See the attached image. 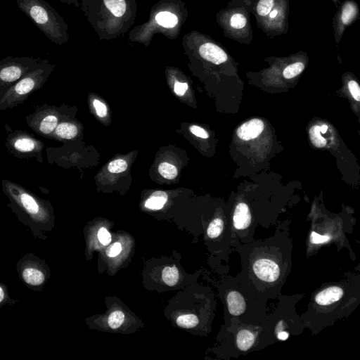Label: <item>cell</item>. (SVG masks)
Here are the masks:
<instances>
[{
    "label": "cell",
    "instance_id": "obj_1",
    "mask_svg": "<svg viewBox=\"0 0 360 360\" xmlns=\"http://www.w3.org/2000/svg\"><path fill=\"white\" fill-rule=\"evenodd\" d=\"M241 259L242 281L268 302L276 299L292 270V242L287 228L274 234L243 244L236 250Z\"/></svg>",
    "mask_w": 360,
    "mask_h": 360
},
{
    "label": "cell",
    "instance_id": "obj_2",
    "mask_svg": "<svg viewBox=\"0 0 360 360\" xmlns=\"http://www.w3.org/2000/svg\"><path fill=\"white\" fill-rule=\"evenodd\" d=\"M360 302V275L346 273L340 280L320 285L300 316L305 328L317 334L349 316Z\"/></svg>",
    "mask_w": 360,
    "mask_h": 360
},
{
    "label": "cell",
    "instance_id": "obj_3",
    "mask_svg": "<svg viewBox=\"0 0 360 360\" xmlns=\"http://www.w3.org/2000/svg\"><path fill=\"white\" fill-rule=\"evenodd\" d=\"M2 191L8 199L7 204L18 220L28 226L33 238L45 240L54 226V214L48 200L13 181L2 179Z\"/></svg>",
    "mask_w": 360,
    "mask_h": 360
},
{
    "label": "cell",
    "instance_id": "obj_4",
    "mask_svg": "<svg viewBox=\"0 0 360 360\" xmlns=\"http://www.w3.org/2000/svg\"><path fill=\"white\" fill-rule=\"evenodd\" d=\"M81 8L101 40L127 32L136 17L135 0H82Z\"/></svg>",
    "mask_w": 360,
    "mask_h": 360
},
{
    "label": "cell",
    "instance_id": "obj_5",
    "mask_svg": "<svg viewBox=\"0 0 360 360\" xmlns=\"http://www.w3.org/2000/svg\"><path fill=\"white\" fill-rule=\"evenodd\" d=\"M225 325L259 323L267 314V302L256 295L236 276H226L221 286Z\"/></svg>",
    "mask_w": 360,
    "mask_h": 360
},
{
    "label": "cell",
    "instance_id": "obj_6",
    "mask_svg": "<svg viewBox=\"0 0 360 360\" xmlns=\"http://www.w3.org/2000/svg\"><path fill=\"white\" fill-rule=\"evenodd\" d=\"M187 16V10L181 0H160L151 8L149 20L135 27L129 39L146 46L155 34H162L170 39H176Z\"/></svg>",
    "mask_w": 360,
    "mask_h": 360
},
{
    "label": "cell",
    "instance_id": "obj_7",
    "mask_svg": "<svg viewBox=\"0 0 360 360\" xmlns=\"http://www.w3.org/2000/svg\"><path fill=\"white\" fill-rule=\"evenodd\" d=\"M221 343L226 359L236 358L276 343L265 319L259 323L224 326Z\"/></svg>",
    "mask_w": 360,
    "mask_h": 360
},
{
    "label": "cell",
    "instance_id": "obj_8",
    "mask_svg": "<svg viewBox=\"0 0 360 360\" xmlns=\"http://www.w3.org/2000/svg\"><path fill=\"white\" fill-rule=\"evenodd\" d=\"M17 6L53 43L69 40L68 26L60 15L44 0H15Z\"/></svg>",
    "mask_w": 360,
    "mask_h": 360
},
{
    "label": "cell",
    "instance_id": "obj_9",
    "mask_svg": "<svg viewBox=\"0 0 360 360\" xmlns=\"http://www.w3.org/2000/svg\"><path fill=\"white\" fill-rule=\"evenodd\" d=\"M304 296L303 293L292 295L281 293L276 298L278 302L274 311L266 314V321L276 342L286 340L304 332V322L295 308Z\"/></svg>",
    "mask_w": 360,
    "mask_h": 360
},
{
    "label": "cell",
    "instance_id": "obj_10",
    "mask_svg": "<svg viewBox=\"0 0 360 360\" xmlns=\"http://www.w3.org/2000/svg\"><path fill=\"white\" fill-rule=\"evenodd\" d=\"M54 67L55 65L48 59H42L36 68L27 73L0 96V111L13 109L22 104L31 94L43 87Z\"/></svg>",
    "mask_w": 360,
    "mask_h": 360
},
{
    "label": "cell",
    "instance_id": "obj_11",
    "mask_svg": "<svg viewBox=\"0 0 360 360\" xmlns=\"http://www.w3.org/2000/svg\"><path fill=\"white\" fill-rule=\"evenodd\" d=\"M16 270L21 282L29 289L41 292L51 277V269L44 259L28 252L16 264Z\"/></svg>",
    "mask_w": 360,
    "mask_h": 360
},
{
    "label": "cell",
    "instance_id": "obj_12",
    "mask_svg": "<svg viewBox=\"0 0 360 360\" xmlns=\"http://www.w3.org/2000/svg\"><path fill=\"white\" fill-rule=\"evenodd\" d=\"M5 147L8 153L15 158H35L38 162H43L44 143L25 130L8 131Z\"/></svg>",
    "mask_w": 360,
    "mask_h": 360
},
{
    "label": "cell",
    "instance_id": "obj_13",
    "mask_svg": "<svg viewBox=\"0 0 360 360\" xmlns=\"http://www.w3.org/2000/svg\"><path fill=\"white\" fill-rule=\"evenodd\" d=\"M42 59L31 56H8L0 60V96L27 73L36 68Z\"/></svg>",
    "mask_w": 360,
    "mask_h": 360
},
{
    "label": "cell",
    "instance_id": "obj_14",
    "mask_svg": "<svg viewBox=\"0 0 360 360\" xmlns=\"http://www.w3.org/2000/svg\"><path fill=\"white\" fill-rule=\"evenodd\" d=\"M230 222L233 250L255 240V224L250 210L245 202H241L236 205Z\"/></svg>",
    "mask_w": 360,
    "mask_h": 360
},
{
    "label": "cell",
    "instance_id": "obj_15",
    "mask_svg": "<svg viewBox=\"0 0 360 360\" xmlns=\"http://www.w3.org/2000/svg\"><path fill=\"white\" fill-rule=\"evenodd\" d=\"M28 126L37 134L51 139L60 120L59 110L53 105L43 104L25 117Z\"/></svg>",
    "mask_w": 360,
    "mask_h": 360
},
{
    "label": "cell",
    "instance_id": "obj_16",
    "mask_svg": "<svg viewBox=\"0 0 360 360\" xmlns=\"http://www.w3.org/2000/svg\"><path fill=\"white\" fill-rule=\"evenodd\" d=\"M198 53L203 59L216 65L223 63L227 60L226 53L219 46L211 42L200 45Z\"/></svg>",
    "mask_w": 360,
    "mask_h": 360
},
{
    "label": "cell",
    "instance_id": "obj_17",
    "mask_svg": "<svg viewBox=\"0 0 360 360\" xmlns=\"http://www.w3.org/2000/svg\"><path fill=\"white\" fill-rule=\"evenodd\" d=\"M207 235L212 240L224 238L232 247L231 225L226 226L225 221L220 217H216L210 222Z\"/></svg>",
    "mask_w": 360,
    "mask_h": 360
},
{
    "label": "cell",
    "instance_id": "obj_18",
    "mask_svg": "<svg viewBox=\"0 0 360 360\" xmlns=\"http://www.w3.org/2000/svg\"><path fill=\"white\" fill-rule=\"evenodd\" d=\"M264 127V122L261 120L253 119L240 125L237 129V135L242 140L248 141L258 136Z\"/></svg>",
    "mask_w": 360,
    "mask_h": 360
},
{
    "label": "cell",
    "instance_id": "obj_19",
    "mask_svg": "<svg viewBox=\"0 0 360 360\" xmlns=\"http://www.w3.org/2000/svg\"><path fill=\"white\" fill-rule=\"evenodd\" d=\"M78 129L76 124L68 122L60 121L51 134V139L58 140H71L77 136Z\"/></svg>",
    "mask_w": 360,
    "mask_h": 360
},
{
    "label": "cell",
    "instance_id": "obj_20",
    "mask_svg": "<svg viewBox=\"0 0 360 360\" xmlns=\"http://www.w3.org/2000/svg\"><path fill=\"white\" fill-rule=\"evenodd\" d=\"M167 200V195L164 191H158L154 192L146 201V207L150 210L161 209Z\"/></svg>",
    "mask_w": 360,
    "mask_h": 360
},
{
    "label": "cell",
    "instance_id": "obj_21",
    "mask_svg": "<svg viewBox=\"0 0 360 360\" xmlns=\"http://www.w3.org/2000/svg\"><path fill=\"white\" fill-rule=\"evenodd\" d=\"M164 282L169 286L174 285L179 280V271L175 266L165 267L162 274Z\"/></svg>",
    "mask_w": 360,
    "mask_h": 360
},
{
    "label": "cell",
    "instance_id": "obj_22",
    "mask_svg": "<svg viewBox=\"0 0 360 360\" xmlns=\"http://www.w3.org/2000/svg\"><path fill=\"white\" fill-rule=\"evenodd\" d=\"M199 319L194 314H185L179 316L176 319V323L179 326L185 328H191L198 325Z\"/></svg>",
    "mask_w": 360,
    "mask_h": 360
},
{
    "label": "cell",
    "instance_id": "obj_23",
    "mask_svg": "<svg viewBox=\"0 0 360 360\" xmlns=\"http://www.w3.org/2000/svg\"><path fill=\"white\" fill-rule=\"evenodd\" d=\"M320 126H313L309 130V137L312 143L317 148L326 145V140L321 135Z\"/></svg>",
    "mask_w": 360,
    "mask_h": 360
},
{
    "label": "cell",
    "instance_id": "obj_24",
    "mask_svg": "<svg viewBox=\"0 0 360 360\" xmlns=\"http://www.w3.org/2000/svg\"><path fill=\"white\" fill-rule=\"evenodd\" d=\"M17 302H18V300H14L10 297L7 285L0 283V309L6 304L13 306Z\"/></svg>",
    "mask_w": 360,
    "mask_h": 360
},
{
    "label": "cell",
    "instance_id": "obj_25",
    "mask_svg": "<svg viewBox=\"0 0 360 360\" xmlns=\"http://www.w3.org/2000/svg\"><path fill=\"white\" fill-rule=\"evenodd\" d=\"M304 65L301 62H297L289 65L283 70V76L286 79H291L300 75L304 70Z\"/></svg>",
    "mask_w": 360,
    "mask_h": 360
},
{
    "label": "cell",
    "instance_id": "obj_26",
    "mask_svg": "<svg viewBox=\"0 0 360 360\" xmlns=\"http://www.w3.org/2000/svg\"><path fill=\"white\" fill-rule=\"evenodd\" d=\"M160 174L167 179H174L177 175V169L175 166L168 162H162L158 167Z\"/></svg>",
    "mask_w": 360,
    "mask_h": 360
},
{
    "label": "cell",
    "instance_id": "obj_27",
    "mask_svg": "<svg viewBox=\"0 0 360 360\" xmlns=\"http://www.w3.org/2000/svg\"><path fill=\"white\" fill-rule=\"evenodd\" d=\"M356 8L352 3H347L342 8V20L345 25H348L355 17Z\"/></svg>",
    "mask_w": 360,
    "mask_h": 360
},
{
    "label": "cell",
    "instance_id": "obj_28",
    "mask_svg": "<svg viewBox=\"0 0 360 360\" xmlns=\"http://www.w3.org/2000/svg\"><path fill=\"white\" fill-rule=\"evenodd\" d=\"M124 319V315L122 311H114L108 317V325L112 329L117 328L122 324Z\"/></svg>",
    "mask_w": 360,
    "mask_h": 360
},
{
    "label": "cell",
    "instance_id": "obj_29",
    "mask_svg": "<svg viewBox=\"0 0 360 360\" xmlns=\"http://www.w3.org/2000/svg\"><path fill=\"white\" fill-rule=\"evenodd\" d=\"M274 4V0H260L257 7V13L261 16H266L270 13Z\"/></svg>",
    "mask_w": 360,
    "mask_h": 360
},
{
    "label": "cell",
    "instance_id": "obj_30",
    "mask_svg": "<svg viewBox=\"0 0 360 360\" xmlns=\"http://www.w3.org/2000/svg\"><path fill=\"white\" fill-rule=\"evenodd\" d=\"M127 168V164L125 160L117 159L110 162L108 170L111 173H120L124 172Z\"/></svg>",
    "mask_w": 360,
    "mask_h": 360
},
{
    "label": "cell",
    "instance_id": "obj_31",
    "mask_svg": "<svg viewBox=\"0 0 360 360\" xmlns=\"http://www.w3.org/2000/svg\"><path fill=\"white\" fill-rule=\"evenodd\" d=\"M247 22L245 17L240 14H234L231 18V25L236 29H240L245 26Z\"/></svg>",
    "mask_w": 360,
    "mask_h": 360
},
{
    "label": "cell",
    "instance_id": "obj_32",
    "mask_svg": "<svg viewBox=\"0 0 360 360\" xmlns=\"http://www.w3.org/2000/svg\"><path fill=\"white\" fill-rule=\"evenodd\" d=\"M348 87L352 97L356 101H360V87L358 83L354 80H351L348 83Z\"/></svg>",
    "mask_w": 360,
    "mask_h": 360
},
{
    "label": "cell",
    "instance_id": "obj_33",
    "mask_svg": "<svg viewBox=\"0 0 360 360\" xmlns=\"http://www.w3.org/2000/svg\"><path fill=\"white\" fill-rule=\"evenodd\" d=\"M98 237L100 242L104 245H108L111 241L110 234L104 227H101L98 230Z\"/></svg>",
    "mask_w": 360,
    "mask_h": 360
},
{
    "label": "cell",
    "instance_id": "obj_34",
    "mask_svg": "<svg viewBox=\"0 0 360 360\" xmlns=\"http://www.w3.org/2000/svg\"><path fill=\"white\" fill-rule=\"evenodd\" d=\"M93 105L95 108L96 114L99 117H103L107 115L108 110L105 105L101 102L99 100L95 99L93 102Z\"/></svg>",
    "mask_w": 360,
    "mask_h": 360
},
{
    "label": "cell",
    "instance_id": "obj_35",
    "mask_svg": "<svg viewBox=\"0 0 360 360\" xmlns=\"http://www.w3.org/2000/svg\"><path fill=\"white\" fill-rule=\"evenodd\" d=\"M190 131L193 134L202 139H207L209 136L207 132L204 129L196 125L191 126L190 127Z\"/></svg>",
    "mask_w": 360,
    "mask_h": 360
},
{
    "label": "cell",
    "instance_id": "obj_36",
    "mask_svg": "<svg viewBox=\"0 0 360 360\" xmlns=\"http://www.w3.org/2000/svg\"><path fill=\"white\" fill-rule=\"evenodd\" d=\"M188 88V86L187 83L176 82L174 84V90L176 95L181 96L185 94Z\"/></svg>",
    "mask_w": 360,
    "mask_h": 360
},
{
    "label": "cell",
    "instance_id": "obj_37",
    "mask_svg": "<svg viewBox=\"0 0 360 360\" xmlns=\"http://www.w3.org/2000/svg\"><path fill=\"white\" fill-rule=\"evenodd\" d=\"M122 250V245L120 243H115L111 245L110 248L107 251V255L109 257H115Z\"/></svg>",
    "mask_w": 360,
    "mask_h": 360
},
{
    "label": "cell",
    "instance_id": "obj_38",
    "mask_svg": "<svg viewBox=\"0 0 360 360\" xmlns=\"http://www.w3.org/2000/svg\"><path fill=\"white\" fill-rule=\"evenodd\" d=\"M59 1L63 3H65L68 5L72 4L76 7H79L80 6L79 0H59Z\"/></svg>",
    "mask_w": 360,
    "mask_h": 360
},
{
    "label": "cell",
    "instance_id": "obj_39",
    "mask_svg": "<svg viewBox=\"0 0 360 360\" xmlns=\"http://www.w3.org/2000/svg\"><path fill=\"white\" fill-rule=\"evenodd\" d=\"M277 13H278V11L277 10H276V9L273 10L272 11H271V13L269 14V17L271 18H274V17L276 16Z\"/></svg>",
    "mask_w": 360,
    "mask_h": 360
},
{
    "label": "cell",
    "instance_id": "obj_40",
    "mask_svg": "<svg viewBox=\"0 0 360 360\" xmlns=\"http://www.w3.org/2000/svg\"><path fill=\"white\" fill-rule=\"evenodd\" d=\"M328 129V126L327 125H322L321 127H320V130H321V132L322 133H325Z\"/></svg>",
    "mask_w": 360,
    "mask_h": 360
}]
</instances>
